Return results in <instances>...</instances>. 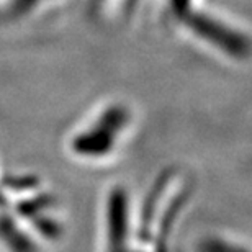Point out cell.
Segmentation results:
<instances>
[{
    "mask_svg": "<svg viewBox=\"0 0 252 252\" xmlns=\"http://www.w3.org/2000/svg\"><path fill=\"white\" fill-rule=\"evenodd\" d=\"M205 252H241V251H238V249H228L226 246H218V248H216V246L211 243L208 248L205 249Z\"/></svg>",
    "mask_w": 252,
    "mask_h": 252,
    "instance_id": "cell-1",
    "label": "cell"
}]
</instances>
